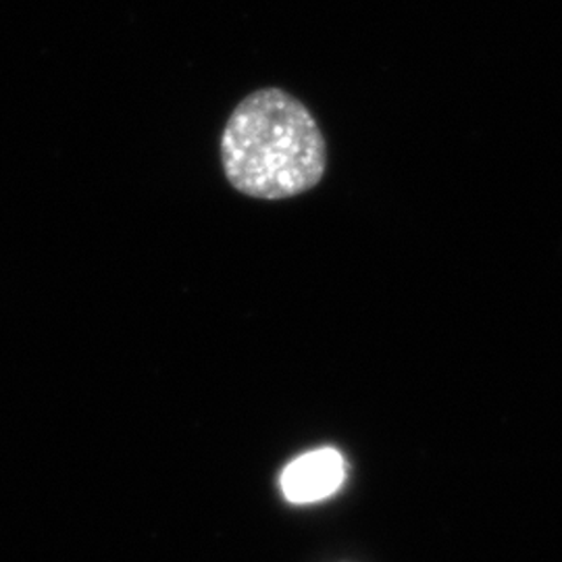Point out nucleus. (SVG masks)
<instances>
[{"mask_svg":"<svg viewBox=\"0 0 562 562\" xmlns=\"http://www.w3.org/2000/svg\"><path fill=\"white\" fill-rule=\"evenodd\" d=\"M225 180L259 201L294 199L317 188L327 171V142L313 113L280 88L248 94L222 134Z\"/></svg>","mask_w":562,"mask_h":562,"instance_id":"nucleus-1","label":"nucleus"},{"mask_svg":"<svg viewBox=\"0 0 562 562\" xmlns=\"http://www.w3.org/2000/svg\"><path fill=\"white\" fill-rule=\"evenodd\" d=\"M346 477L340 452L322 448L290 462L281 473V490L290 503L311 504L331 496Z\"/></svg>","mask_w":562,"mask_h":562,"instance_id":"nucleus-2","label":"nucleus"}]
</instances>
